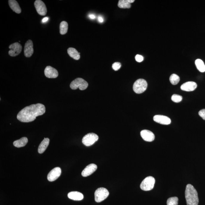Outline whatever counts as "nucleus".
<instances>
[{
	"mask_svg": "<svg viewBox=\"0 0 205 205\" xmlns=\"http://www.w3.org/2000/svg\"><path fill=\"white\" fill-rule=\"evenodd\" d=\"M89 17L91 19H94L95 18V16L94 15L91 14L89 15Z\"/></svg>",
	"mask_w": 205,
	"mask_h": 205,
	"instance_id": "32",
	"label": "nucleus"
},
{
	"mask_svg": "<svg viewBox=\"0 0 205 205\" xmlns=\"http://www.w3.org/2000/svg\"><path fill=\"white\" fill-rule=\"evenodd\" d=\"M33 53V44L31 40H29L25 44L24 54L26 58H30Z\"/></svg>",
	"mask_w": 205,
	"mask_h": 205,
	"instance_id": "12",
	"label": "nucleus"
},
{
	"mask_svg": "<svg viewBox=\"0 0 205 205\" xmlns=\"http://www.w3.org/2000/svg\"><path fill=\"white\" fill-rule=\"evenodd\" d=\"M61 173V169L59 167H56L49 173L47 176L48 180L50 182L56 180L59 178Z\"/></svg>",
	"mask_w": 205,
	"mask_h": 205,
	"instance_id": "10",
	"label": "nucleus"
},
{
	"mask_svg": "<svg viewBox=\"0 0 205 205\" xmlns=\"http://www.w3.org/2000/svg\"><path fill=\"white\" fill-rule=\"evenodd\" d=\"M121 64L120 63L116 62L114 63L112 65L113 69L115 71H118L121 68Z\"/></svg>",
	"mask_w": 205,
	"mask_h": 205,
	"instance_id": "28",
	"label": "nucleus"
},
{
	"mask_svg": "<svg viewBox=\"0 0 205 205\" xmlns=\"http://www.w3.org/2000/svg\"><path fill=\"white\" fill-rule=\"evenodd\" d=\"M98 136L94 133H89L84 136L82 139V143L86 146H90L97 141Z\"/></svg>",
	"mask_w": 205,
	"mask_h": 205,
	"instance_id": "7",
	"label": "nucleus"
},
{
	"mask_svg": "<svg viewBox=\"0 0 205 205\" xmlns=\"http://www.w3.org/2000/svg\"><path fill=\"white\" fill-rule=\"evenodd\" d=\"M50 139L48 138H44L39 146L38 150V152L39 153H44L48 147Z\"/></svg>",
	"mask_w": 205,
	"mask_h": 205,
	"instance_id": "19",
	"label": "nucleus"
},
{
	"mask_svg": "<svg viewBox=\"0 0 205 205\" xmlns=\"http://www.w3.org/2000/svg\"><path fill=\"white\" fill-rule=\"evenodd\" d=\"M97 166L95 164H89L82 171V175L84 177L88 176L95 172L96 170L97 169Z\"/></svg>",
	"mask_w": 205,
	"mask_h": 205,
	"instance_id": "14",
	"label": "nucleus"
},
{
	"mask_svg": "<svg viewBox=\"0 0 205 205\" xmlns=\"http://www.w3.org/2000/svg\"><path fill=\"white\" fill-rule=\"evenodd\" d=\"M44 73L45 76L49 78H55L58 76V71L51 66L46 67Z\"/></svg>",
	"mask_w": 205,
	"mask_h": 205,
	"instance_id": "11",
	"label": "nucleus"
},
{
	"mask_svg": "<svg viewBox=\"0 0 205 205\" xmlns=\"http://www.w3.org/2000/svg\"><path fill=\"white\" fill-rule=\"evenodd\" d=\"M48 20V17H45L44 18V19H43L42 22H43V23H45V22H47V21Z\"/></svg>",
	"mask_w": 205,
	"mask_h": 205,
	"instance_id": "33",
	"label": "nucleus"
},
{
	"mask_svg": "<svg viewBox=\"0 0 205 205\" xmlns=\"http://www.w3.org/2000/svg\"><path fill=\"white\" fill-rule=\"evenodd\" d=\"M153 119L155 122L161 124L168 125L170 124L171 123V119L164 115H155L153 117Z\"/></svg>",
	"mask_w": 205,
	"mask_h": 205,
	"instance_id": "13",
	"label": "nucleus"
},
{
	"mask_svg": "<svg viewBox=\"0 0 205 205\" xmlns=\"http://www.w3.org/2000/svg\"><path fill=\"white\" fill-rule=\"evenodd\" d=\"M118 6L121 8H130L131 7V5L128 2L127 0H120L118 1Z\"/></svg>",
	"mask_w": 205,
	"mask_h": 205,
	"instance_id": "24",
	"label": "nucleus"
},
{
	"mask_svg": "<svg viewBox=\"0 0 205 205\" xmlns=\"http://www.w3.org/2000/svg\"><path fill=\"white\" fill-rule=\"evenodd\" d=\"M68 24L67 22L63 21L60 25V33L61 35L66 34L67 32Z\"/></svg>",
	"mask_w": 205,
	"mask_h": 205,
	"instance_id": "23",
	"label": "nucleus"
},
{
	"mask_svg": "<svg viewBox=\"0 0 205 205\" xmlns=\"http://www.w3.org/2000/svg\"><path fill=\"white\" fill-rule=\"evenodd\" d=\"M98 20L99 22H100V23H101L104 22V19H103V18L101 17V16H99Z\"/></svg>",
	"mask_w": 205,
	"mask_h": 205,
	"instance_id": "31",
	"label": "nucleus"
},
{
	"mask_svg": "<svg viewBox=\"0 0 205 205\" xmlns=\"http://www.w3.org/2000/svg\"><path fill=\"white\" fill-rule=\"evenodd\" d=\"M199 115L203 118V119L205 120V109L200 110L199 112Z\"/></svg>",
	"mask_w": 205,
	"mask_h": 205,
	"instance_id": "30",
	"label": "nucleus"
},
{
	"mask_svg": "<svg viewBox=\"0 0 205 205\" xmlns=\"http://www.w3.org/2000/svg\"><path fill=\"white\" fill-rule=\"evenodd\" d=\"M169 80L171 83L173 85H176L179 83L180 81L179 77L175 74H173L169 78Z\"/></svg>",
	"mask_w": 205,
	"mask_h": 205,
	"instance_id": "25",
	"label": "nucleus"
},
{
	"mask_svg": "<svg viewBox=\"0 0 205 205\" xmlns=\"http://www.w3.org/2000/svg\"><path fill=\"white\" fill-rule=\"evenodd\" d=\"M128 2L129 3H132L135 2L134 0H127Z\"/></svg>",
	"mask_w": 205,
	"mask_h": 205,
	"instance_id": "34",
	"label": "nucleus"
},
{
	"mask_svg": "<svg viewBox=\"0 0 205 205\" xmlns=\"http://www.w3.org/2000/svg\"><path fill=\"white\" fill-rule=\"evenodd\" d=\"M109 195V192L105 188H100L95 191V199L97 203H100L105 199Z\"/></svg>",
	"mask_w": 205,
	"mask_h": 205,
	"instance_id": "6",
	"label": "nucleus"
},
{
	"mask_svg": "<svg viewBox=\"0 0 205 205\" xmlns=\"http://www.w3.org/2000/svg\"><path fill=\"white\" fill-rule=\"evenodd\" d=\"M171 100L173 101L175 103H178L182 101V96L177 94H174L171 97Z\"/></svg>",
	"mask_w": 205,
	"mask_h": 205,
	"instance_id": "27",
	"label": "nucleus"
},
{
	"mask_svg": "<svg viewBox=\"0 0 205 205\" xmlns=\"http://www.w3.org/2000/svg\"><path fill=\"white\" fill-rule=\"evenodd\" d=\"M178 198L173 197L169 198L167 201V205H178Z\"/></svg>",
	"mask_w": 205,
	"mask_h": 205,
	"instance_id": "26",
	"label": "nucleus"
},
{
	"mask_svg": "<svg viewBox=\"0 0 205 205\" xmlns=\"http://www.w3.org/2000/svg\"><path fill=\"white\" fill-rule=\"evenodd\" d=\"M8 4L11 9L16 13L19 14L21 12V9L19 3L15 0H9Z\"/></svg>",
	"mask_w": 205,
	"mask_h": 205,
	"instance_id": "18",
	"label": "nucleus"
},
{
	"mask_svg": "<svg viewBox=\"0 0 205 205\" xmlns=\"http://www.w3.org/2000/svg\"><path fill=\"white\" fill-rule=\"evenodd\" d=\"M34 6L38 14L41 16H44L47 14V7L42 1L41 0H36L34 2Z\"/></svg>",
	"mask_w": 205,
	"mask_h": 205,
	"instance_id": "9",
	"label": "nucleus"
},
{
	"mask_svg": "<svg viewBox=\"0 0 205 205\" xmlns=\"http://www.w3.org/2000/svg\"><path fill=\"white\" fill-rule=\"evenodd\" d=\"M197 84L193 81H189L183 84L181 86V90L187 92L193 91L196 88Z\"/></svg>",
	"mask_w": 205,
	"mask_h": 205,
	"instance_id": "16",
	"label": "nucleus"
},
{
	"mask_svg": "<svg viewBox=\"0 0 205 205\" xmlns=\"http://www.w3.org/2000/svg\"><path fill=\"white\" fill-rule=\"evenodd\" d=\"M28 139L27 138L23 137L19 140L15 141L13 142L14 146L16 147L19 148L24 147L27 144Z\"/></svg>",
	"mask_w": 205,
	"mask_h": 205,
	"instance_id": "21",
	"label": "nucleus"
},
{
	"mask_svg": "<svg viewBox=\"0 0 205 205\" xmlns=\"http://www.w3.org/2000/svg\"><path fill=\"white\" fill-rule=\"evenodd\" d=\"M155 182V179L153 177H147L142 181L140 185V188L144 191L151 190L154 187Z\"/></svg>",
	"mask_w": 205,
	"mask_h": 205,
	"instance_id": "5",
	"label": "nucleus"
},
{
	"mask_svg": "<svg viewBox=\"0 0 205 205\" xmlns=\"http://www.w3.org/2000/svg\"><path fill=\"white\" fill-rule=\"evenodd\" d=\"M195 65L198 70L201 72H205V65L202 60L200 59H196L195 61Z\"/></svg>",
	"mask_w": 205,
	"mask_h": 205,
	"instance_id": "22",
	"label": "nucleus"
},
{
	"mask_svg": "<svg viewBox=\"0 0 205 205\" xmlns=\"http://www.w3.org/2000/svg\"><path fill=\"white\" fill-rule=\"evenodd\" d=\"M45 107L41 104H33L25 107L19 111L17 118L23 122H33L36 117L43 115L45 112Z\"/></svg>",
	"mask_w": 205,
	"mask_h": 205,
	"instance_id": "1",
	"label": "nucleus"
},
{
	"mask_svg": "<svg viewBox=\"0 0 205 205\" xmlns=\"http://www.w3.org/2000/svg\"><path fill=\"white\" fill-rule=\"evenodd\" d=\"M187 205H198L199 199L197 191L193 185H187L185 191Z\"/></svg>",
	"mask_w": 205,
	"mask_h": 205,
	"instance_id": "2",
	"label": "nucleus"
},
{
	"mask_svg": "<svg viewBox=\"0 0 205 205\" xmlns=\"http://www.w3.org/2000/svg\"><path fill=\"white\" fill-rule=\"evenodd\" d=\"M9 48L10 50L8 51V54L12 57H15L19 55L22 50V46L18 42L10 44Z\"/></svg>",
	"mask_w": 205,
	"mask_h": 205,
	"instance_id": "8",
	"label": "nucleus"
},
{
	"mask_svg": "<svg viewBox=\"0 0 205 205\" xmlns=\"http://www.w3.org/2000/svg\"><path fill=\"white\" fill-rule=\"evenodd\" d=\"M67 52L68 55L76 60H78L80 58V53L78 52L76 49L73 48H70L68 49Z\"/></svg>",
	"mask_w": 205,
	"mask_h": 205,
	"instance_id": "20",
	"label": "nucleus"
},
{
	"mask_svg": "<svg viewBox=\"0 0 205 205\" xmlns=\"http://www.w3.org/2000/svg\"><path fill=\"white\" fill-rule=\"evenodd\" d=\"M68 197L69 199L75 201H81L83 199V194L78 192H72L68 193Z\"/></svg>",
	"mask_w": 205,
	"mask_h": 205,
	"instance_id": "17",
	"label": "nucleus"
},
{
	"mask_svg": "<svg viewBox=\"0 0 205 205\" xmlns=\"http://www.w3.org/2000/svg\"><path fill=\"white\" fill-rule=\"evenodd\" d=\"M135 59L137 62H141L143 61L144 58L143 56L139 54H137L135 56Z\"/></svg>",
	"mask_w": 205,
	"mask_h": 205,
	"instance_id": "29",
	"label": "nucleus"
},
{
	"mask_svg": "<svg viewBox=\"0 0 205 205\" xmlns=\"http://www.w3.org/2000/svg\"><path fill=\"white\" fill-rule=\"evenodd\" d=\"M147 87V81L144 79H139L135 82L133 86V89L135 93L140 94L146 91Z\"/></svg>",
	"mask_w": 205,
	"mask_h": 205,
	"instance_id": "3",
	"label": "nucleus"
},
{
	"mask_svg": "<svg viewBox=\"0 0 205 205\" xmlns=\"http://www.w3.org/2000/svg\"><path fill=\"white\" fill-rule=\"evenodd\" d=\"M88 84L86 81L81 78H77L73 81L70 84V87L73 90L79 88L80 90H84L87 88Z\"/></svg>",
	"mask_w": 205,
	"mask_h": 205,
	"instance_id": "4",
	"label": "nucleus"
},
{
	"mask_svg": "<svg viewBox=\"0 0 205 205\" xmlns=\"http://www.w3.org/2000/svg\"><path fill=\"white\" fill-rule=\"evenodd\" d=\"M141 136L144 140L147 142H152L155 139V136L151 131L144 130L141 131Z\"/></svg>",
	"mask_w": 205,
	"mask_h": 205,
	"instance_id": "15",
	"label": "nucleus"
}]
</instances>
